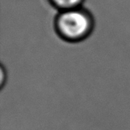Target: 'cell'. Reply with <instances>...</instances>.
I'll list each match as a JSON object with an SVG mask.
<instances>
[{
	"instance_id": "cell-1",
	"label": "cell",
	"mask_w": 130,
	"mask_h": 130,
	"mask_svg": "<svg viewBox=\"0 0 130 130\" xmlns=\"http://www.w3.org/2000/svg\"><path fill=\"white\" fill-rule=\"evenodd\" d=\"M60 31L69 38H78L86 34L90 22L84 13L77 10H68L59 18Z\"/></svg>"
},
{
	"instance_id": "cell-2",
	"label": "cell",
	"mask_w": 130,
	"mask_h": 130,
	"mask_svg": "<svg viewBox=\"0 0 130 130\" xmlns=\"http://www.w3.org/2000/svg\"><path fill=\"white\" fill-rule=\"evenodd\" d=\"M58 6L64 8H72L77 6L81 0H53Z\"/></svg>"
}]
</instances>
